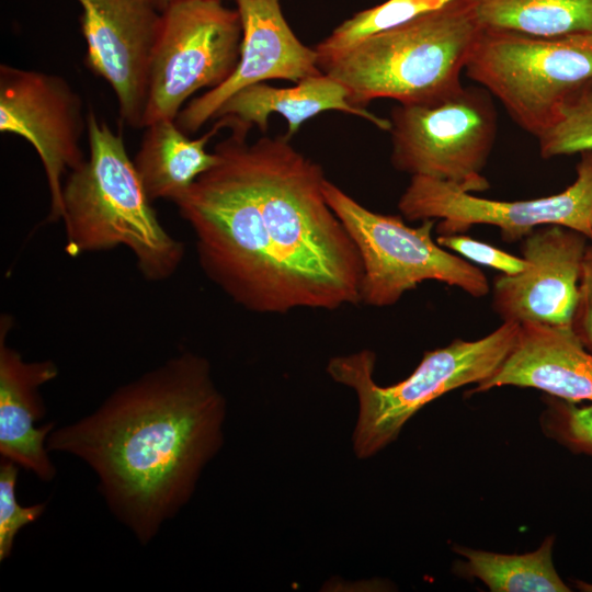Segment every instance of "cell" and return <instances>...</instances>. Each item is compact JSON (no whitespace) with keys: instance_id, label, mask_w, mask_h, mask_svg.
Instances as JSON below:
<instances>
[{"instance_id":"1","label":"cell","mask_w":592,"mask_h":592,"mask_svg":"<svg viewBox=\"0 0 592 592\" xmlns=\"http://www.w3.org/2000/svg\"><path fill=\"white\" fill-rule=\"evenodd\" d=\"M174 204L205 275L257 314L361 304L358 251L323 194L320 164L283 136L231 135Z\"/></svg>"},{"instance_id":"2","label":"cell","mask_w":592,"mask_h":592,"mask_svg":"<svg viewBox=\"0 0 592 592\" xmlns=\"http://www.w3.org/2000/svg\"><path fill=\"white\" fill-rule=\"evenodd\" d=\"M226 413L208 361L183 352L54 429L46 447L89 465L110 510L146 545L221 448Z\"/></svg>"},{"instance_id":"3","label":"cell","mask_w":592,"mask_h":592,"mask_svg":"<svg viewBox=\"0 0 592 592\" xmlns=\"http://www.w3.org/2000/svg\"><path fill=\"white\" fill-rule=\"evenodd\" d=\"M89 156L62 186L65 250L70 257L123 246L143 277H171L184 244L161 225L129 158L121 134L88 111Z\"/></svg>"},{"instance_id":"4","label":"cell","mask_w":592,"mask_h":592,"mask_svg":"<svg viewBox=\"0 0 592 592\" xmlns=\"http://www.w3.org/2000/svg\"><path fill=\"white\" fill-rule=\"evenodd\" d=\"M481 27L464 0L367 36L319 64L341 82L350 102L377 99L433 105L458 94L460 75Z\"/></svg>"},{"instance_id":"5","label":"cell","mask_w":592,"mask_h":592,"mask_svg":"<svg viewBox=\"0 0 592 592\" xmlns=\"http://www.w3.org/2000/svg\"><path fill=\"white\" fill-rule=\"evenodd\" d=\"M519 329L520 323L503 321L478 340L455 339L446 346L425 351L406 379L385 387L374 380L376 354L372 350L331 357L327 373L353 389L358 401L352 437L355 456L366 459L378 454L424 406L454 389L488 379L511 352Z\"/></svg>"},{"instance_id":"6","label":"cell","mask_w":592,"mask_h":592,"mask_svg":"<svg viewBox=\"0 0 592 592\" xmlns=\"http://www.w3.org/2000/svg\"><path fill=\"white\" fill-rule=\"evenodd\" d=\"M465 73L538 139L557 122L568 94L592 77V32L535 36L481 30Z\"/></svg>"},{"instance_id":"7","label":"cell","mask_w":592,"mask_h":592,"mask_svg":"<svg viewBox=\"0 0 592 592\" xmlns=\"http://www.w3.org/2000/svg\"><path fill=\"white\" fill-rule=\"evenodd\" d=\"M323 194L361 257V303L392 306L425 281L458 287L476 298L489 293V282L479 267L433 239L435 219L408 226L402 216L369 210L328 179Z\"/></svg>"},{"instance_id":"8","label":"cell","mask_w":592,"mask_h":592,"mask_svg":"<svg viewBox=\"0 0 592 592\" xmlns=\"http://www.w3.org/2000/svg\"><path fill=\"white\" fill-rule=\"evenodd\" d=\"M392 167L453 183L474 193L490 185L482 171L492 151L498 115L482 87H464L433 105L397 104L390 112Z\"/></svg>"},{"instance_id":"9","label":"cell","mask_w":592,"mask_h":592,"mask_svg":"<svg viewBox=\"0 0 592 592\" xmlns=\"http://www.w3.org/2000/svg\"><path fill=\"white\" fill-rule=\"evenodd\" d=\"M241 38L239 13L223 0L168 3L150 58L144 128L175 121L196 91L226 81L238 65Z\"/></svg>"},{"instance_id":"10","label":"cell","mask_w":592,"mask_h":592,"mask_svg":"<svg viewBox=\"0 0 592 592\" xmlns=\"http://www.w3.org/2000/svg\"><path fill=\"white\" fill-rule=\"evenodd\" d=\"M398 208L410 221L440 219L439 235L463 234L476 225L499 228L513 242L535 229L559 225L592 240V151L580 153L577 177L563 191L539 198L497 201L476 196L459 186L428 177H411Z\"/></svg>"},{"instance_id":"11","label":"cell","mask_w":592,"mask_h":592,"mask_svg":"<svg viewBox=\"0 0 592 592\" xmlns=\"http://www.w3.org/2000/svg\"><path fill=\"white\" fill-rule=\"evenodd\" d=\"M87 129L82 100L65 78L0 65V132L26 139L36 150L50 196L49 221L62 217L65 173L87 159L80 147Z\"/></svg>"},{"instance_id":"12","label":"cell","mask_w":592,"mask_h":592,"mask_svg":"<svg viewBox=\"0 0 592 592\" xmlns=\"http://www.w3.org/2000/svg\"><path fill=\"white\" fill-rule=\"evenodd\" d=\"M86 64L112 88L122 121L143 128L148 73L162 11L155 0H77Z\"/></svg>"},{"instance_id":"13","label":"cell","mask_w":592,"mask_h":592,"mask_svg":"<svg viewBox=\"0 0 592 592\" xmlns=\"http://www.w3.org/2000/svg\"><path fill=\"white\" fill-rule=\"evenodd\" d=\"M589 239L559 225L543 226L523 239L527 267L501 274L492 288V306L502 321L570 326Z\"/></svg>"},{"instance_id":"14","label":"cell","mask_w":592,"mask_h":592,"mask_svg":"<svg viewBox=\"0 0 592 592\" xmlns=\"http://www.w3.org/2000/svg\"><path fill=\"white\" fill-rule=\"evenodd\" d=\"M281 2L236 0L242 29L238 65L226 81L181 110L175 122L183 132H197L231 95L249 86L277 79L297 83L322 72L316 48L295 35Z\"/></svg>"},{"instance_id":"15","label":"cell","mask_w":592,"mask_h":592,"mask_svg":"<svg viewBox=\"0 0 592 592\" xmlns=\"http://www.w3.org/2000/svg\"><path fill=\"white\" fill-rule=\"evenodd\" d=\"M502 386L534 388L571 402H592V353L570 326L522 322L503 363L469 392Z\"/></svg>"},{"instance_id":"16","label":"cell","mask_w":592,"mask_h":592,"mask_svg":"<svg viewBox=\"0 0 592 592\" xmlns=\"http://www.w3.org/2000/svg\"><path fill=\"white\" fill-rule=\"evenodd\" d=\"M12 323L9 315L1 316L0 455L49 482L56 476V468L48 456L46 440L55 423L41 428L34 423L46 412L39 387L58 376V367L50 360L26 362L9 346L7 335Z\"/></svg>"},{"instance_id":"17","label":"cell","mask_w":592,"mask_h":592,"mask_svg":"<svg viewBox=\"0 0 592 592\" xmlns=\"http://www.w3.org/2000/svg\"><path fill=\"white\" fill-rule=\"evenodd\" d=\"M327 111L360 116L386 132L390 128L389 118L379 117L366 109L353 105L346 88L325 72L308 77L288 88H276L266 82L249 86L231 95L214 118H224L230 129L248 133L255 126L265 132L269 117L277 113L287 121L285 136L291 139L301 124Z\"/></svg>"},{"instance_id":"18","label":"cell","mask_w":592,"mask_h":592,"mask_svg":"<svg viewBox=\"0 0 592 592\" xmlns=\"http://www.w3.org/2000/svg\"><path fill=\"white\" fill-rule=\"evenodd\" d=\"M225 127L226 121L216 118L207 133L192 139L174 119L147 125L133 162L149 200L175 203L197 178L215 167L219 156L215 150L208 152L206 146Z\"/></svg>"},{"instance_id":"19","label":"cell","mask_w":592,"mask_h":592,"mask_svg":"<svg viewBox=\"0 0 592 592\" xmlns=\"http://www.w3.org/2000/svg\"><path fill=\"white\" fill-rule=\"evenodd\" d=\"M556 536L544 538L539 547L525 554H501L454 545L463 559L454 571L477 579L492 592H570L558 574L553 551Z\"/></svg>"},{"instance_id":"20","label":"cell","mask_w":592,"mask_h":592,"mask_svg":"<svg viewBox=\"0 0 592 592\" xmlns=\"http://www.w3.org/2000/svg\"><path fill=\"white\" fill-rule=\"evenodd\" d=\"M482 30L535 36L592 32V0H464Z\"/></svg>"},{"instance_id":"21","label":"cell","mask_w":592,"mask_h":592,"mask_svg":"<svg viewBox=\"0 0 592 592\" xmlns=\"http://www.w3.org/2000/svg\"><path fill=\"white\" fill-rule=\"evenodd\" d=\"M453 0H387L360 11L342 22L316 45L319 64L326 61L361 39L399 26L415 18L443 8Z\"/></svg>"},{"instance_id":"22","label":"cell","mask_w":592,"mask_h":592,"mask_svg":"<svg viewBox=\"0 0 592 592\" xmlns=\"http://www.w3.org/2000/svg\"><path fill=\"white\" fill-rule=\"evenodd\" d=\"M537 140L545 159L592 151V77L568 94L557 122Z\"/></svg>"},{"instance_id":"23","label":"cell","mask_w":592,"mask_h":592,"mask_svg":"<svg viewBox=\"0 0 592 592\" xmlns=\"http://www.w3.org/2000/svg\"><path fill=\"white\" fill-rule=\"evenodd\" d=\"M538 423L543 434L574 455L592 459V402H571L549 395Z\"/></svg>"},{"instance_id":"24","label":"cell","mask_w":592,"mask_h":592,"mask_svg":"<svg viewBox=\"0 0 592 592\" xmlns=\"http://www.w3.org/2000/svg\"><path fill=\"white\" fill-rule=\"evenodd\" d=\"M19 466L1 458L0 462V560L7 559L19 531L36 521L45 511V503L22 506L16 501L15 486Z\"/></svg>"},{"instance_id":"25","label":"cell","mask_w":592,"mask_h":592,"mask_svg":"<svg viewBox=\"0 0 592 592\" xmlns=\"http://www.w3.org/2000/svg\"><path fill=\"white\" fill-rule=\"evenodd\" d=\"M435 240L441 247L465 260L491 267L504 275L519 274L528 265L522 257H516L463 234L439 235Z\"/></svg>"},{"instance_id":"26","label":"cell","mask_w":592,"mask_h":592,"mask_svg":"<svg viewBox=\"0 0 592 592\" xmlns=\"http://www.w3.org/2000/svg\"><path fill=\"white\" fill-rule=\"evenodd\" d=\"M570 327L581 344L592 353V260L585 259L579 284V295Z\"/></svg>"},{"instance_id":"27","label":"cell","mask_w":592,"mask_h":592,"mask_svg":"<svg viewBox=\"0 0 592 592\" xmlns=\"http://www.w3.org/2000/svg\"><path fill=\"white\" fill-rule=\"evenodd\" d=\"M574 587L582 592H592V583L583 580H573Z\"/></svg>"},{"instance_id":"28","label":"cell","mask_w":592,"mask_h":592,"mask_svg":"<svg viewBox=\"0 0 592 592\" xmlns=\"http://www.w3.org/2000/svg\"><path fill=\"white\" fill-rule=\"evenodd\" d=\"M173 0H155L157 7L162 11V9Z\"/></svg>"},{"instance_id":"29","label":"cell","mask_w":592,"mask_h":592,"mask_svg":"<svg viewBox=\"0 0 592 592\" xmlns=\"http://www.w3.org/2000/svg\"><path fill=\"white\" fill-rule=\"evenodd\" d=\"M585 259L592 260V240L589 241L587 252H585Z\"/></svg>"}]
</instances>
